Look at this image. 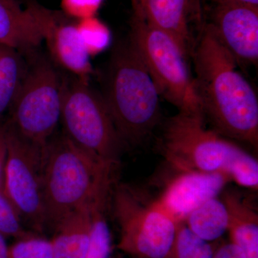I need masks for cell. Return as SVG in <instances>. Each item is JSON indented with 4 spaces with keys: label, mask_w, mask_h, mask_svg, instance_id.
<instances>
[{
    "label": "cell",
    "mask_w": 258,
    "mask_h": 258,
    "mask_svg": "<svg viewBox=\"0 0 258 258\" xmlns=\"http://www.w3.org/2000/svg\"><path fill=\"white\" fill-rule=\"evenodd\" d=\"M195 87L204 118L217 133L257 149L258 98L237 62L208 25L194 52Z\"/></svg>",
    "instance_id": "6da1fadb"
},
{
    "label": "cell",
    "mask_w": 258,
    "mask_h": 258,
    "mask_svg": "<svg viewBox=\"0 0 258 258\" xmlns=\"http://www.w3.org/2000/svg\"><path fill=\"white\" fill-rule=\"evenodd\" d=\"M103 98L125 145L143 143L160 120V95L129 42L113 52Z\"/></svg>",
    "instance_id": "7a4b0ae2"
},
{
    "label": "cell",
    "mask_w": 258,
    "mask_h": 258,
    "mask_svg": "<svg viewBox=\"0 0 258 258\" xmlns=\"http://www.w3.org/2000/svg\"><path fill=\"white\" fill-rule=\"evenodd\" d=\"M115 169L93 160L63 132L54 134L45 148L42 164L47 230L87 204L101 183L113 177Z\"/></svg>",
    "instance_id": "3957f363"
},
{
    "label": "cell",
    "mask_w": 258,
    "mask_h": 258,
    "mask_svg": "<svg viewBox=\"0 0 258 258\" xmlns=\"http://www.w3.org/2000/svg\"><path fill=\"white\" fill-rule=\"evenodd\" d=\"M60 120L63 133L93 160L118 166L125 144L115 128L103 96L88 83L62 79Z\"/></svg>",
    "instance_id": "277c9868"
},
{
    "label": "cell",
    "mask_w": 258,
    "mask_h": 258,
    "mask_svg": "<svg viewBox=\"0 0 258 258\" xmlns=\"http://www.w3.org/2000/svg\"><path fill=\"white\" fill-rule=\"evenodd\" d=\"M130 28L128 42L143 61L160 96L175 106L179 113L204 118L187 56L175 40L133 14Z\"/></svg>",
    "instance_id": "5b68a950"
},
{
    "label": "cell",
    "mask_w": 258,
    "mask_h": 258,
    "mask_svg": "<svg viewBox=\"0 0 258 258\" xmlns=\"http://www.w3.org/2000/svg\"><path fill=\"white\" fill-rule=\"evenodd\" d=\"M113 195L120 228L117 247L133 258L170 257L179 222L129 185H118Z\"/></svg>",
    "instance_id": "8992f818"
},
{
    "label": "cell",
    "mask_w": 258,
    "mask_h": 258,
    "mask_svg": "<svg viewBox=\"0 0 258 258\" xmlns=\"http://www.w3.org/2000/svg\"><path fill=\"white\" fill-rule=\"evenodd\" d=\"M204 120L182 113L170 118L163 136V156L180 172H220L229 176L235 161L246 152L207 128Z\"/></svg>",
    "instance_id": "52a82bcc"
},
{
    "label": "cell",
    "mask_w": 258,
    "mask_h": 258,
    "mask_svg": "<svg viewBox=\"0 0 258 258\" xmlns=\"http://www.w3.org/2000/svg\"><path fill=\"white\" fill-rule=\"evenodd\" d=\"M60 79L53 66L40 60L27 70L8 121L19 134L46 147L60 120Z\"/></svg>",
    "instance_id": "ba28073f"
},
{
    "label": "cell",
    "mask_w": 258,
    "mask_h": 258,
    "mask_svg": "<svg viewBox=\"0 0 258 258\" xmlns=\"http://www.w3.org/2000/svg\"><path fill=\"white\" fill-rule=\"evenodd\" d=\"M8 157L5 193L25 225L37 234L47 230L42 193V164L46 147H40L17 132L8 120Z\"/></svg>",
    "instance_id": "9c48e42d"
},
{
    "label": "cell",
    "mask_w": 258,
    "mask_h": 258,
    "mask_svg": "<svg viewBox=\"0 0 258 258\" xmlns=\"http://www.w3.org/2000/svg\"><path fill=\"white\" fill-rule=\"evenodd\" d=\"M26 8L52 58L74 77L88 82L93 73L91 55L80 35L77 20L62 12L48 9L35 0H29Z\"/></svg>",
    "instance_id": "30bf717a"
},
{
    "label": "cell",
    "mask_w": 258,
    "mask_h": 258,
    "mask_svg": "<svg viewBox=\"0 0 258 258\" xmlns=\"http://www.w3.org/2000/svg\"><path fill=\"white\" fill-rule=\"evenodd\" d=\"M208 25L237 64H257L258 7L215 5Z\"/></svg>",
    "instance_id": "8fae6325"
},
{
    "label": "cell",
    "mask_w": 258,
    "mask_h": 258,
    "mask_svg": "<svg viewBox=\"0 0 258 258\" xmlns=\"http://www.w3.org/2000/svg\"><path fill=\"white\" fill-rule=\"evenodd\" d=\"M230 181V178L224 173L181 172L171 180L157 201L174 220L183 222L199 206L218 198Z\"/></svg>",
    "instance_id": "7c38bea8"
},
{
    "label": "cell",
    "mask_w": 258,
    "mask_h": 258,
    "mask_svg": "<svg viewBox=\"0 0 258 258\" xmlns=\"http://www.w3.org/2000/svg\"><path fill=\"white\" fill-rule=\"evenodd\" d=\"M133 15L173 37L184 53H191L190 20L198 0H132Z\"/></svg>",
    "instance_id": "4fadbf2b"
},
{
    "label": "cell",
    "mask_w": 258,
    "mask_h": 258,
    "mask_svg": "<svg viewBox=\"0 0 258 258\" xmlns=\"http://www.w3.org/2000/svg\"><path fill=\"white\" fill-rule=\"evenodd\" d=\"M42 37L26 7L16 0H0V46L19 51L31 50Z\"/></svg>",
    "instance_id": "5bb4252c"
},
{
    "label": "cell",
    "mask_w": 258,
    "mask_h": 258,
    "mask_svg": "<svg viewBox=\"0 0 258 258\" xmlns=\"http://www.w3.org/2000/svg\"><path fill=\"white\" fill-rule=\"evenodd\" d=\"M228 213L230 242L243 251L247 258H258V214L255 208L239 194H222Z\"/></svg>",
    "instance_id": "9a60e30c"
},
{
    "label": "cell",
    "mask_w": 258,
    "mask_h": 258,
    "mask_svg": "<svg viewBox=\"0 0 258 258\" xmlns=\"http://www.w3.org/2000/svg\"><path fill=\"white\" fill-rule=\"evenodd\" d=\"M89 202V201H88ZM54 258H86L89 246L88 203L57 222L52 229Z\"/></svg>",
    "instance_id": "2e32d148"
},
{
    "label": "cell",
    "mask_w": 258,
    "mask_h": 258,
    "mask_svg": "<svg viewBox=\"0 0 258 258\" xmlns=\"http://www.w3.org/2000/svg\"><path fill=\"white\" fill-rule=\"evenodd\" d=\"M112 184V180L102 183L88 202L90 236L86 258H110L111 255V233L106 212Z\"/></svg>",
    "instance_id": "e0dca14e"
},
{
    "label": "cell",
    "mask_w": 258,
    "mask_h": 258,
    "mask_svg": "<svg viewBox=\"0 0 258 258\" xmlns=\"http://www.w3.org/2000/svg\"><path fill=\"white\" fill-rule=\"evenodd\" d=\"M183 222L203 240L217 242L227 232L228 213L222 199L215 198L190 212Z\"/></svg>",
    "instance_id": "ac0fdd59"
},
{
    "label": "cell",
    "mask_w": 258,
    "mask_h": 258,
    "mask_svg": "<svg viewBox=\"0 0 258 258\" xmlns=\"http://www.w3.org/2000/svg\"><path fill=\"white\" fill-rule=\"evenodd\" d=\"M27 70L20 52L0 46V119L13 106Z\"/></svg>",
    "instance_id": "d6986e66"
},
{
    "label": "cell",
    "mask_w": 258,
    "mask_h": 258,
    "mask_svg": "<svg viewBox=\"0 0 258 258\" xmlns=\"http://www.w3.org/2000/svg\"><path fill=\"white\" fill-rule=\"evenodd\" d=\"M219 244L203 240L179 222L169 258H212Z\"/></svg>",
    "instance_id": "ffe728a7"
},
{
    "label": "cell",
    "mask_w": 258,
    "mask_h": 258,
    "mask_svg": "<svg viewBox=\"0 0 258 258\" xmlns=\"http://www.w3.org/2000/svg\"><path fill=\"white\" fill-rule=\"evenodd\" d=\"M0 233L6 238L11 237L15 240L36 233L27 228L20 214L3 190H0Z\"/></svg>",
    "instance_id": "44dd1931"
},
{
    "label": "cell",
    "mask_w": 258,
    "mask_h": 258,
    "mask_svg": "<svg viewBox=\"0 0 258 258\" xmlns=\"http://www.w3.org/2000/svg\"><path fill=\"white\" fill-rule=\"evenodd\" d=\"M10 258H54L50 239L34 234L10 245Z\"/></svg>",
    "instance_id": "7402d4cb"
},
{
    "label": "cell",
    "mask_w": 258,
    "mask_h": 258,
    "mask_svg": "<svg viewBox=\"0 0 258 258\" xmlns=\"http://www.w3.org/2000/svg\"><path fill=\"white\" fill-rule=\"evenodd\" d=\"M231 181L237 184L257 190L258 189V162L257 159L245 152L244 155L235 161L229 172Z\"/></svg>",
    "instance_id": "603a6c76"
},
{
    "label": "cell",
    "mask_w": 258,
    "mask_h": 258,
    "mask_svg": "<svg viewBox=\"0 0 258 258\" xmlns=\"http://www.w3.org/2000/svg\"><path fill=\"white\" fill-rule=\"evenodd\" d=\"M102 0H61L62 12L75 20L94 17Z\"/></svg>",
    "instance_id": "cb8c5ba5"
},
{
    "label": "cell",
    "mask_w": 258,
    "mask_h": 258,
    "mask_svg": "<svg viewBox=\"0 0 258 258\" xmlns=\"http://www.w3.org/2000/svg\"><path fill=\"white\" fill-rule=\"evenodd\" d=\"M8 157L6 121L0 123V190L4 191L5 168Z\"/></svg>",
    "instance_id": "d4e9b609"
},
{
    "label": "cell",
    "mask_w": 258,
    "mask_h": 258,
    "mask_svg": "<svg viewBox=\"0 0 258 258\" xmlns=\"http://www.w3.org/2000/svg\"><path fill=\"white\" fill-rule=\"evenodd\" d=\"M212 258H247L243 251L232 242L220 244Z\"/></svg>",
    "instance_id": "484cf974"
},
{
    "label": "cell",
    "mask_w": 258,
    "mask_h": 258,
    "mask_svg": "<svg viewBox=\"0 0 258 258\" xmlns=\"http://www.w3.org/2000/svg\"><path fill=\"white\" fill-rule=\"evenodd\" d=\"M215 5H244L258 7V0H210Z\"/></svg>",
    "instance_id": "4316f807"
},
{
    "label": "cell",
    "mask_w": 258,
    "mask_h": 258,
    "mask_svg": "<svg viewBox=\"0 0 258 258\" xmlns=\"http://www.w3.org/2000/svg\"><path fill=\"white\" fill-rule=\"evenodd\" d=\"M0 258H10V245L7 243L6 237L0 233Z\"/></svg>",
    "instance_id": "83f0119b"
}]
</instances>
